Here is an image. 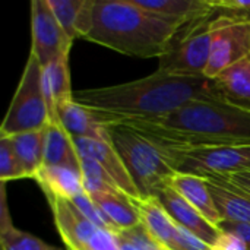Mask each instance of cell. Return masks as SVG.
I'll return each instance as SVG.
<instances>
[{"label": "cell", "mask_w": 250, "mask_h": 250, "mask_svg": "<svg viewBox=\"0 0 250 250\" xmlns=\"http://www.w3.org/2000/svg\"><path fill=\"white\" fill-rule=\"evenodd\" d=\"M215 207L224 223L250 224V196L221 176L205 177Z\"/></svg>", "instance_id": "obj_15"}, {"label": "cell", "mask_w": 250, "mask_h": 250, "mask_svg": "<svg viewBox=\"0 0 250 250\" xmlns=\"http://www.w3.org/2000/svg\"><path fill=\"white\" fill-rule=\"evenodd\" d=\"M120 250H166L161 248L139 224L135 229L116 233Z\"/></svg>", "instance_id": "obj_27"}, {"label": "cell", "mask_w": 250, "mask_h": 250, "mask_svg": "<svg viewBox=\"0 0 250 250\" xmlns=\"http://www.w3.org/2000/svg\"><path fill=\"white\" fill-rule=\"evenodd\" d=\"M250 54V19L218 13L212 23L211 56L205 76L214 79Z\"/></svg>", "instance_id": "obj_7"}, {"label": "cell", "mask_w": 250, "mask_h": 250, "mask_svg": "<svg viewBox=\"0 0 250 250\" xmlns=\"http://www.w3.org/2000/svg\"><path fill=\"white\" fill-rule=\"evenodd\" d=\"M44 136L45 127L40 130H29L16 133L9 138L19 163L23 168L25 179H34L44 167Z\"/></svg>", "instance_id": "obj_23"}, {"label": "cell", "mask_w": 250, "mask_h": 250, "mask_svg": "<svg viewBox=\"0 0 250 250\" xmlns=\"http://www.w3.org/2000/svg\"><path fill=\"white\" fill-rule=\"evenodd\" d=\"M138 209L141 224L146 233L166 250H180L177 242V224L171 220L157 198L132 199Z\"/></svg>", "instance_id": "obj_14"}, {"label": "cell", "mask_w": 250, "mask_h": 250, "mask_svg": "<svg viewBox=\"0 0 250 250\" xmlns=\"http://www.w3.org/2000/svg\"><path fill=\"white\" fill-rule=\"evenodd\" d=\"M56 19L66 32V35L75 41L78 38H86L94 23L95 0H47Z\"/></svg>", "instance_id": "obj_17"}, {"label": "cell", "mask_w": 250, "mask_h": 250, "mask_svg": "<svg viewBox=\"0 0 250 250\" xmlns=\"http://www.w3.org/2000/svg\"><path fill=\"white\" fill-rule=\"evenodd\" d=\"M155 198L158 199V202L163 205V208L167 211V214L171 217V220L176 224H179L185 230L199 237L208 246H212L218 239V236L221 234L220 229L209 224L188 201H185L168 185H166L155 195Z\"/></svg>", "instance_id": "obj_11"}, {"label": "cell", "mask_w": 250, "mask_h": 250, "mask_svg": "<svg viewBox=\"0 0 250 250\" xmlns=\"http://www.w3.org/2000/svg\"><path fill=\"white\" fill-rule=\"evenodd\" d=\"M125 123L163 148L250 145V111L224 101H198L167 116Z\"/></svg>", "instance_id": "obj_2"}, {"label": "cell", "mask_w": 250, "mask_h": 250, "mask_svg": "<svg viewBox=\"0 0 250 250\" xmlns=\"http://www.w3.org/2000/svg\"><path fill=\"white\" fill-rule=\"evenodd\" d=\"M44 166H62L81 171L79 152L73 138L64 130L60 122L50 120L45 126Z\"/></svg>", "instance_id": "obj_21"}, {"label": "cell", "mask_w": 250, "mask_h": 250, "mask_svg": "<svg viewBox=\"0 0 250 250\" xmlns=\"http://www.w3.org/2000/svg\"><path fill=\"white\" fill-rule=\"evenodd\" d=\"M218 13L214 7L177 28L167 51L160 57L158 69L170 73L205 75L211 56L212 23Z\"/></svg>", "instance_id": "obj_5"}, {"label": "cell", "mask_w": 250, "mask_h": 250, "mask_svg": "<svg viewBox=\"0 0 250 250\" xmlns=\"http://www.w3.org/2000/svg\"><path fill=\"white\" fill-rule=\"evenodd\" d=\"M167 185L173 190H176L185 201H188L209 224H212L217 229L220 227L223 218L215 207L214 198L211 195L205 177L176 171L168 179Z\"/></svg>", "instance_id": "obj_13"}, {"label": "cell", "mask_w": 250, "mask_h": 250, "mask_svg": "<svg viewBox=\"0 0 250 250\" xmlns=\"http://www.w3.org/2000/svg\"><path fill=\"white\" fill-rule=\"evenodd\" d=\"M220 13L250 19V0H214Z\"/></svg>", "instance_id": "obj_29"}, {"label": "cell", "mask_w": 250, "mask_h": 250, "mask_svg": "<svg viewBox=\"0 0 250 250\" xmlns=\"http://www.w3.org/2000/svg\"><path fill=\"white\" fill-rule=\"evenodd\" d=\"M108 138L142 198H155L176 173L157 144L125 123H110Z\"/></svg>", "instance_id": "obj_4"}, {"label": "cell", "mask_w": 250, "mask_h": 250, "mask_svg": "<svg viewBox=\"0 0 250 250\" xmlns=\"http://www.w3.org/2000/svg\"><path fill=\"white\" fill-rule=\"evenodd\" d=\"M18 179H25L23 168L9 138L0 136V180L6 183L7 180Z\"/></svg>", "instance_id": "obj_26"}, {"label": "cell", "mask_w": 250, "mask_h": 250, "mask_svg": "<svg viewBox=\"0 0 250 250\" xmlns=\"http://www.w3.org/2000/svg\"><path fill=\"white\" fill-rule=\"evenodd\" d=\"M75 146L79 155L88 157L98 163L117 183L120 190L129 196L130 199L142 198L139 190L136 189L126 166L123 164L120 155L117 154L116 148L113 146L110 138L105 139H83V138H73Z\"/></svg>", "instance_id": "obj_9"}, {"label": "cell", "mask_w": 250, "mask_h": 250, "mask_svg": "<svg viewBox=\"0 0 250 250\" xmlns=\"http://www.w3.org/2000/svg\"><path fill=\"white\" fill-rule=\"evenodd\" d=\"M0 249L1 250H63L42 242L31 233L22 231L12 224L6 205L4 188L1 189V217H0Z\"/></svg>", "instance_id": "obj_24"}, {"label": "cell", "mask_w": 250, "mask_h": 250, "mask_svg": "<svg viewBox=\"0 0 250 250\" xmlns=\"http://www.w3.org/2000/svg\"><path fill=\"white\" fill-rule=\"evenodd\" d=\"M34 180L41 186L45 196H54L64 201H72L78 195L86 192L82 173L69 167L44 166Z\"/></svg>", "instance_id": "obj_20"}, {"label": "cell", "mask_w": 250, "mask_h": 250, "mask_svg": "<svg viewBox=\"0 0 250 250\" xmlns=\"http://www.w3.org/2000/svg\"><path fill=\"white\" fill-rule=\"evenodd\" d=\"M221 100L250 111V54L214 78Z\"/></svg>", "instance_id": "obj_19"}, {"label": "cell", "mask_w": 250, "mask_h": 250, "mask_svg": "<svg viewBox=\"0 0 250 250\" xmlns=\"http://www.w3.org/2000/svg\"><path fill=\"white\" fill-rule=\"evenodd\" d=\"M56 223V229L66 250H85L97 233V227L70 202L54 196H45Z\"/></svg>", "instance_id": "obj_10"}, {"label": "cell", "mask_w": 250, "mask_h": 250, "mask_svg": "<svg viewBox=\"0 0 250 250\" xmlns=\"http://www.w3.org/2000/svg\"><path fill=\"white\" fill-rule=\"evenodd\" d=\"M42 91H44L50 120L59 122L57 119L59 105L67 100H72L75 92L72 91V83H70L69 54L59 56L48 64L42 66Z\"/></svg>", "instance_id": "obj_16"}, {"label": "cell", "mask_w": 250, "mask_h": 250, "mask_svg": "<svg viewBox=\"0 0 250 250\" xmlns=\"http://www.w3.org/2000/svg\"><path fill=\"white\" fill-rule=\"evenodd\" d=\"M176 31L133 0H95L94 23L85 40L126 56L160 59Z\"/></svg>", "instance_id": "obj_3"}, {"label": "cell", "mask_w": 250, "mask_h": 250, "mask_svg": "<svg viewBox=\"0 0 250 250\" xmlns=\"http://www.w3.org/2000/svg\"><path fill=\"white\" fill-rule=\"evenodd\" d=\"M155 18L180 28L214 9V0H133Z\"/></svg>", "instance_id": "obj_18"}, {"label": "cell", "mask_w": 250, "mask_h": 250, "mask_svg": "<svg viewBox=\"0 0 250 250\" xmlns=\"http://www.w3.org/2000/svg\"><path fill=\"white\" fill-rule=\"evenodd\" d=\"M211 250H248V246L239 236L221 230V234L211 246Z\"/></svg>", "instance_id": "obj_31"}, {"label": "cell", "mask_w": 250, "mask_h": 250, "mask_svg": "<svg viewBox=\"0 0 250 250\" xmlns=\"http://www.w3.org/2000/svg\"><path fill=\"white\" fill-rule=\"evenodd\" d=\"M75 101L103 114L110 123L151 120L198 101H223L214 79L157 70L142 79L73 92Z\"/></svg>", "instance_id": "obj_1"}, {"label": "cell", "mask_w": 250, "mask_h": 250, "mask_svg": "<svg viewBox=\"0 0 250 250\" xmlns=\"http://www.w3.org/2000/svg\"><path fill=\"white\" fill-rule=\"evenodd\" d=\"M81 173L83 177V185L86 193L92 192H122L113 177L94 160L79 155ZM123 193V192H122Z\"/></svg>", "instance_id": "obj_25"}, {"label": "cell", "mask_w": 250, "mask_h": 250, "mask_svg": "<svg viewBox=\"0 0 250 250\" xmlns=\"http://www.w3.org/2000/svg\"><path fill=\"white\" fill-rule=\"evenodd\" d=\"M85 250H120L116 233L98 229Z\"/></svg>", "instance_id": "obj_30"}, {"label": "cell", "mask_w": 250, "mask_h": 250, "mask_svg": "<svg viewBox=\"0 0 250 250\" xmlns=\"http://www.w3.org/2000/svg\"><path fill=\"white\" fill-rule=\"evenodd\" d=\"M82 214L83 217L92 223L97 229H101V230H108V231H113V233H117V229L113 226V223L105 217V214L101 211V208L92 201V198L83 192L81 195H78L76 198H73L70 201Z\"/></svg>", "instance_id": "obj_28"}, {"label": "cell", "mask_w": 250, "mask_h": 250, "mask_svg": "<svg viewBox=\"0 0 250 250\" xmlns=\"http://www.w3.org/2000/svg\"><path fill=\"white\" fill-rule=\"evenodd\" d=\"M57 119L72 138L105 139L110 122L98 111L85 107L75 98L64 101L57 108Z\"/></svg>", "instance_id": "obj_12"}, {"label": "cell", "mask_w": 250, "mask_h": 250, "mask_svg": "<svg viewBox=\"0 0 250 250\" xmlns=\"http://www.w3.org/2000/svg\"><path fill=\"white\" fill-rule=\"evenodd\" d=\"M31 53L41 66L63 54H70L73 41L66 35L47 0L31 1Z\"/></svg>", "instance_id": "obj_8"}, {"label": "cell", "mask_w": 250, "mask_h": 250, "mask_svg": "<svg viewBox=\"0 0 250 250\" xmlns=\"http://www.w3.org/2000/svg\"><path fill=\"white\" fill-rule=\"evenodd\" d=\"M48 120V108L42 91V66L29 53L19 85L0 126V136L40 130L47 126Z\"/></svg>", "instance_id": "obj_6"}, {"label": "cell", "mask_w": 250, "mask_h": 250, "mask_svg": "<svg viewBox=\"0 0 250 250\" xmlns=\"http://www.w3.org/2000/svg\"><path fill=\"white\" fill-rule=\"evenodd\" d=\"M92 201L101 208L105 217L113 223L117 231L130 230L141 224L138 209L132 199L122 192H92L88 193Z\"/></svg>", "instance_id": "obj_22"}, {"label": "cell", "mask_w": 250, "mask_h": 250, "mask_svg": "<svg viewBox=\"0 0 250 250\" xmlns=\"http://www.w3.org/2000/svg\"><path fill=\"white\" fill-rule=\"evenodd\" d=\"M220 230L223 231H230L236 236H239L248 246V250H250V224H233V223H221Z\"/></svg>", "instance_id": "obj_32"}]
</instances>
